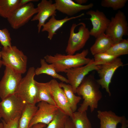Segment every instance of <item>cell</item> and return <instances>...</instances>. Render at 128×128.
Here are the masks:
<instances>
[{"instance_id": "836d02e7", "label": "cell", "mask_w": 128, "mask_h": 128, "mask_svg": "<svg viewBox=\"0 0 128 128\" xmlns=\"http://www.w3.org/2000/svg\"><path fill=\"white\" fill-rule=\"evenodd\" d=\"M128 122V120L124 116L123 119L121 123V128H127Z\"/></svg>"}, {"instance_id": "5b68a950", "label": "cell", "mask_w": 128, "mask_h": 128, "mask_svg": "<svg viewBox=\"0 0 128 128\" xmlns=\"http://www.w3.org/2000/svg\"><path fill=\"white\" fill-rule=\"evenodd\" d=\"M35 69H28L26 76L22 78L15 93L26 104L35 105L36 103L37 89L34 79Z\"/></svg>"}, {"instance_id": "603a6c76", "label": "cell", "mask_w": 128, "mask_h": 128, "mask_svg": "<svg viewBox=\"0 0 128 128\" xmlns=\"http://www.w3.org/2000/svg\"><path fill=\"white\" fill-rule=\"evenodd\" d=\"M38 109L35 105L26 104L19 119L18 128H29L30 121Z\"/></svg>"}, {"instance_id": "f546056e", "label": "cell", "mask_w": 128, "mask_h": 128, "mask_svg": "<svg viewBox=\"0 0 128 128\" xmlns=\"http://www.w3.org/2000/svg\"><path fill=\"white\" fill-rule=\"evenodd\" d=\"M11 39L7 29H0V42L3 47L12 46Z\"/></svg>"}, {"instance_id": "8d00e7d4", "label": "cell", "mask_w": 128, "mask_h": 128, "mask_svg": "<svg viewBox=\"0 0 128 128\" xmlns=\"http://www.w3.org/2000/svg\"><path fill=\"white\" fill-rule=\"evenodd\" d=\"M2 65L3 64L1 58V52L0 51V68L1 67Z\"/></svg>"}, {"instance_id": "3957f363", "label": "cell", "mask_w": 128, "mask_h": 128, "mask_svg": "<svg viewBox=\"0 0 128 128\" xmlns=\"http://www.w3.org/2000/svg\"><path fill=\"white\" fill-rule=\"evenodd\" d=\"M0 52L3 65L22 74L26 72L27 57L16 46L3 47Z\"/></svg>"}, {"instance_id": "e575fe53", "label": "cell", "mask_w": 128, "mask_h": 128, "mask_svg": "<svg viewBox=\"0 0 128 128\" xmlns=\"http://www.w3.org/2000/svg\"><path fill=\"white\" fill-rule=\"evenodd\" d=\"M46 126V125L45 124L39 123L33 125L30 128H42Z\"/></svg>"}, {"instance_id": "8fae6325", "label": "cell", "mask_w": 128, "mask_h": 128, "mask_svg": "<svg viewBox=\"0 0 128 128\" xmlns=\"http://www.w3.org/2000/svg\"><path fill=\"white\" fill-rule=\"evenodd\" d=\"M123 66L121 59L118 57L112 62L100 66L96 70L99 78L96 80L98 84L103 89H104L109 96L111 95L109 86L113 76L116 70L119 67Z\"/></svg>"}, {"instance_id": "f1b7e54d", "label": "cell", "mask_w": 128, "mask_h": 128, "mask_svg": "<svg viewBox=\"0 0 128 128\" xmlns=\"http://www.w3.org/2000/svg\"><path fill=\"white\" fill-rule=\"evenodd\" d=\"M128 1V0H102L101 5L103 7L111 8L116 10L123 8Z\"/></svg>"}, {"instance_id": "ac0fdd59", "label": "cell", "mask_w": 128, "mask_h": 128, "mask_svg": "<svg viewBox=\"0 0 128 128\" xmlns=\"http://www.w3.org/2000/svg\"><path fill=\"white\" fill-rule=\"evenodd\" d=\"M97 117L100 120V128H116L122 122L124 116H119L111 110H98Z\"/></svg>"}, {"instance_id": "8992f818", "label": "cell", "mask_w": 128, "mask_h": 128, "mask_svg": "<svg viewBox=\"0 0 128 128\" xmlns=\"http://www.w3.org/2000/svg\"><path fill=\"white\" fill-rule=\"evenodd\" d=\"M0 102V114L6 123L21 116L25 102L16 94L2 100Z\"/></svg>"}, {"instance_id": "52a82bcc", "label": "cell", "mask_w": 128, "mask_h": 128, "mask_svg": "<svg viewBox=\"0 0 128 128\" xmlns=\"http://www.w3.org/2000/svg\"><path fill=\"white\" fill-rule=\"evenodd\" d=\"M111 38L114 44L122 40L128 34V23L126 16L123 12L119 10L111 17L105 33Z\"/></svg>"}, {"instance_id": "4316f807", "label": "cell", "mask_w": 128, "mask_h": 128, "mask_svg": "<svg viewBox=\"0 0 128 128\" xmlns=\"http://www.w3.org/2000/svg\"><path fill=\"white\" fill-rule=\"evenodd\" d=\"M69 117L58 109L54 118L46 127L42 128H64Z\"/></svg>"}, {"instance_id": "4fadbf2b", "label": "cell", "mask_w": 128, "mask_h": 128, "mask_svg": "<svg viewBox=\"0 0 128 128\" xmlns=\"http://www.w3.org/2000/svg\"><path fill=\"white\" fill-rule=\"evenodd\" d=\"M50 90L52 97L56 106L70 117L73 112L63 89L60 87L59 83L55 79L49 81Z\"/></svg>"}, {"instance_id": "cb8c5ba5", "label": "cell", "mask_w": 128, "mask_h": 128, "mask_svg": "<svg viewBox=\"0 0 128 128\" xmlns=\"http://www.w3.org/2000/svg\"><path fill=\"white\" fill-rule=\"evenodd\" d=\"M59 85L64 90L70 104L71 109L73 112L76 111L78 104L82 99L81 96L76 95L71 86L69 84L61 82Z\"/></svg>"}, {"instance_id": "ba28073f", "label": "cell", "mask_w": 128, "mask_h": 128, "mask_svg": "<svg viewBox=\"0 0 128 128\" xmlns=\"http://www.w3.org/2000/svg\"><path fill=\"white\" fill-rule=\"evenodd\" d=\"M22 74L10 67H5L0 81V97L2 100L15 94L22 78Z\"/></svg>"}, {"instance_id": "d4e9b609", "label": "cell", "mask_w": 128, "mask_h": 128, "mask_svg": "<svg viewBox=\"0 0 128 128\" xmlns=\"http://www.w3.org/2000/svg\"><path fill=\"white\" fill-rule=\"evenodd\" d=\"M70 118L74 128H92L86 111L73 112Z\"/></svg>"}, {"instance_id": "1f68e13d", "label": "cell", "mask_w": 128, "mask_h": 128, "mask_svg": "<svg viewBox=\"0 0 128 128\" xmlns=\"http://www.w3.org/2000/svg\"><path fill=\"white\" fill-rule=\"evenodd\" d=\"M64 128H74L71 119L70 117L67 120Z\"/></svg>"}, {"instance_id": "7a4b0ae2", "label": "cell", "mask_w": 128, "mask_h": 128, "mask_svg": "<svg viewBox=\"0 0 128 128\" xmlns=\"http://www.w3.org/2000/svg\"><path fill=\"white\" fill-rule=\"evenodd\" d=\"M88 53V50L87 49L73 55L59 53L54 55H47L44 59L47 63L53 65L57 73H65L68 69L82 66L90 63L92 59L86 58Z\"/></svg>"}, {"instance_id": "7c38bea8", "label": "cell", "mask_w": 128, "mask_h": 128, "mask_svg": "<svg viewBox=\"0 0 128 128\" xmlns=\"http://www.w3.org/2000/svg\"><path fill=\"white\" fill-rule=\"evenodd\" d=\"M37 106L38 109L30 121L29 128L39 123L47 125L54 118L58 109L56 106L43 101L38 102Z\"/></svg>"}, {"instance_id": "83f0119b", "label": "cell", "mask_w": 128, "mask_h": 128, "mask_svg": "<svg viewBox=\"0 0 128 128\" xmlns=\"http://www.w3.org/2000/svg\"><path fill=\"white\" fill-rule=\"evenodd\" d=\"M94 56V63L96 65L110 63L118 57L106 52L99 53Z\"/></svg>"}, {"instance_id": "6da1fadb", "label": "cell", "mask_w": 128, "mask_h": 128, "mask_svg": "<svg viewBox=\"0 0 128 128\" xmlns=\"http://www.w3.org/2000/svg\"><path fill=\"white\" fill-rule=\"evenodd\" d=\"M100 87L93 75L85 77L76 90V93L83 99L78 111H86L89 107L92 112L97 108L99 101L102 96Z\"/></svg>"}, {"instance_id": "d6a6232c", "label": "cell", "mask_w": 128, "mask_h": 128, "mask_svg": "<svg viewBox=\"0 0 128 128\" xmlns=\"http://www.w3.org/2000/svg\"><path fill=\"white\" fill-rule=\"evenodd\" d=\"M37 0H20L19 7L25 5L32 2L38 1Z\"/></svg>"}, {"instance_id": "d590c367", "label": "cell", "mask_w": 128, "mask_h": 128, "mask_svg": "<svg viewBox=\"0 0 128 128\" xmlns=\"http://www.w3.org/2000/svg\"><path fill=\"white\" fill-rule=\"evenodd\" d=\"M76 2L78 4L83 5L82 4L86 3L88 1L87 0H75Z\"/></svg>"}, {"instance_id": "d6986e66", "label": "cell", "mask_w": 128, "mask_h": 128, "mask_svg": "<svg viewBox=\"0 0 128 128\" xmlns=\"http://www.w3.org/2000/svg\"><path fill=\"white\" fill-rule=\"evenodd\" d=\"M114 44L111 37L105 33H102L96 38L94 43L91 47L90 51L94 55L105 52Z\"/></svg>"}, {"instance_id": "e0dca14e", "label": "cell", "mask_w": 128, "mask_h": 128, "mask_svg": "<svg viewBox=\"0 0 128 128\" xmlns=\"http://www.w3.org/2000/svg\"><path fill=\"white\" fill-rule=\"evenodd\" d=\"M84 15V13H82L76 16H72L70 18L66 16L64 18L60 20L56 19L55 16H52L43 25L41 31L42 32H47L48 38L51 40L54 36L56 34V32L65 23L71 20L81 17Z\"/></svg>"}, {"instance_id": "ffe728a7", "label": "cell", "mask_w": 128, "mask_h": 128, "mask_svg": "<svg viewBox=\"0 0 128 128\" xmlns=\"http://www.w3.org/2000/svg\"><path fill=\"white\" fill-rule=\"evenodd\" d=\"M35 82L37 89L36 103L43 101L56 106L50 94L49 81L44 83L35 80Z\"/></svg>"}, {"instance_id": "9a60e30c", "label": "cell", "mask_w": 128, "mask_h": 128, "mask_svg": "<svg viewBox=\"0 0 128 128\" xmlns=\"http://www.w3.org/2000/svg\"><path fill=\"white\" fill-rule=\"evenodd\" d=\"M37 14L32 18L31 21L38 20L37 25L39 33L41 27L50 17L56 16V9L55 3L51 0H42L37 5Z\"/></svg>"}, {"instance_id": "5bb4252c", "label": "cell", "mask_w": 128, "mask_h": 128, "mask_svg": "<svg viewBox=\"0 0 128 128\" xmlns=\"http://www.w3.org/2000/svg\"><path fill=\"white\" fill-rule=\"evenodd\" d=\"M90 15L92 28L90 31V36L96 38L101 34L105 33L110 23L108 19L103 12L98 10H90L86 13Z\"/></svg>"}, {"instance_id": "9c48e42d", "label": "cell", "mask_w": 128, "mask_h": 128, "mask_svg": "<svg viewBox=\"0 0 128 128\" xmlns=\"http://www.w3.org/2000/svg\"><path fill=\"white\" fill-rule=\"evenodd\" d=\"M38 12L33 4L29 2L18 7L7 19L8 21L12 28L17 29L27 23Z\"/></svg>"}, {"instance_id": "484cf974", "label": "cell", "mask_w": 128, "mask_h": 128, "mask_svg": "<svg viewBox=\"0 0 128 128\" xmlns=\"http://www.w3.org/2000/svg\"><path fill=\"white\" fill-rule=\"evenodd\" d=\"M106 52L118 57L128 54V39H123L113 44Z\"/></svg>"}, {"instance_id": "30bf717a", "label": "cell", "mask_w": 128, "mask_h": 128, "mask_svg": "<svg viewBox=\"0 0 128 128\" xmlns=\"http://www.w3.org/2000/svg\"><path fill=\"white\" fill-rule=\"evenodd\" d=\"M100 65H96L94 63L93 59L87 64L82 66L67 70L65 73L68 83L71 86L74 93L86 76L90 72L96 71Z\"/></svg>"}, {"instance_id": "4dcf8cb0", "label": "cell", "mask_w": 128, "mask_h": 128, "mask_svg": "<svg viewBox=\"0 0 128 128\" xmlns=\"http://www.w3.org/2000/svg\"><path fill=\"white\" fill-rule=\"evenodd\" d=\"M20 117H18L7 123H6L2 119L3 128H18L19 120Z\"/></svg>"}, {"instance_id": "74e56055", "label": "cell", "mask_w": 128, "mask_h": 128, "mask_svg": "<svg viewBox=\"0 0 128 128\" xmlns=\"http://www.w3.org/2000/svg\"><path fill=\"white\" fill-rule=\"evenodd\" d=\"M0 128H3V124L2 122L0 123Z\"/></svg>"}, {"instance_id": "7402d4cb", "label": "cell", "mask_w": 128, "mask_h": 128, "mask_svg": "<svg viewBox=\"0 0 128 128\" xmlns=\"http://www.w3.org/2000/svg\"><path fill=\"white\" fill-rule=\"evenodd\" d=\"M20 0H0V16L9 18L19 7Z\"/></svg>"}, {"instance_id": "44dd1931", "label": "cell", "mask_w": 128, "mask_h": 128, "mask_svg": "<svg viewBox=\"0 0 128 128\" xmlns=\"http://www.w3.org/2000/svg\"><path fill=\"white\" fill-rule=\"evenodd\" d=\"M40 63V67L35 69L36 75H38L42 74H46L51 76L55 79H59L62 82L68 83L67 78L58 73L51 64H48L44 59H41Z\"/></svg>"}, {"instance_id": "277c9868", "label": "cell", "mask_w": 128, "mask_h": 128, "mask_svg": "<svg viewBox=\"0 0 128 128\" xmlns=\"http://www.w3.org/2000/svg\"><path fill=\"white\" fill-rule=\"evenodd\" d=\"M90 31L86 24L81 22L73 23L70 29V34L65 50L67 55H73L83 48L89 39Z\"/></svg>"}, {"instance_id": "f35d334b", "label": "cell", "mask_w": 128, "mask_h": 128, "mask_svg": "<svg viewBox=\"0 0 128 128\" xmlns=\"http://www.w3.org/2000/svg\"><path fill=\"white\" fill-rule=\"evenodd\" d=\"M1 118V115H0V118Z\"/></svg>"}, {"instance_id": "2e32d148", "label": "cell", "mask_w": 128, "mask_h": 128, "mask_svg": "<svg viewBox=\"0 0 128 128\" xmlns=\"http://www.w3.org/2000/svg\"><path fill=\"white\" fill-rule=\"evenodd\" d=\"M55 2L57 10L70 16L82 11L89 9L94 6L92 3L80 5L72 0H55Z\"/></svg>"}]
</instances>
